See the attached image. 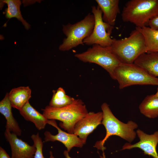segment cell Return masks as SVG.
<instances>
[{
  "label": "cell",
  "mask_w": 158,
  "mask_h": 158,
  "mask_svg": "<svg viewBox=\"0 0 158 158\" xmlns=\"http://www.w3.org/2000/svg\"><path fill=\"white\" fill-rule=\"evenodd\" d=\"M75 56L83 62L93 63L99 65L115 80L114 71L121 63L108 47H103L98 44L92 45L85 51L76 54Z\"/></svg>",
  "instance_id": "52a82bcc"
},
{
  "label": "cell",
  "mask_w": 158,
  "mask_h": 158,
  "mask_svg": "<svg viewBox=\"0 0 158 158\" xmlns=\"http://www.w3.org/2000/svg\"><path fill=\"white\" fill-rule=\"evenodd\" d=\"M101 10L103 21L114 26L117 15L120 13L119 0H96Z\"/></svg>",
  "instance_id": "4fadbf2b"
},
{
  "label": "cell",
  "mask_w": 158,
  "mask_h": 158,
  "mask_svg": "<svg viewBox=\"0 0 158 158\" xmlns=\"http://www.w3.org/2000/svg\"><path fill=\"white\" fill-rule=\"evenodd\" d=\"M92 12L95 18L94 28L90 35L84 40L83 43L88 45L98 44L103 47L110 46L113 41L111 35L114 26L103 21L102 12L98 5L92 6Z\"/></svg>",
  "instance_id": "ba28073f"
},
{
  "label": "cell",
  "mask_w": 158,
  "mask_h": 158,
  "mask_svg": "<svg viewBox=\"0 0 158 158\" xmlns=\"http://www.w3.org/2000/svg\"><path fill=\"white\" fill-rule=\"evenodd\" d=\"M41 110L48 119L60 121V127L70 133H73L75 124L89 112L83 102L79 99H75L72 103L64 107L55 108L47 105Z\"/></svg>",
  "instance_id": "7a4b0ae2"
},
{
  "label": "cell",
  "mask_w": 158,
  "mask_h": 158,
  "mask_svg": "<svg viewBox=\"0 0 158 158\" xmlns=\"http://www.w3.org/2000/svg\"><path fill=\"white\" fill-rule=\"evenodd\" d=\"M0 158H11L1 147H0Z\"/></svg>",
  "instance_id": "cb8c5ba5"
},
{
  "label": "cell",
  "mask_w": 158,
  "mask_h": 158,
  "mask_svg": "<svg viewBox=\"0 0 158 158\" xmlns=\"http://www.w3.org/2000/svg\"><path fill=\"white\" fill-rule=\"evenodd\" d=\"M154 95L158 97V87H157V92L156 93L154 94Z\"/></svg>",
  "instance_id": "4316f807"
},
{
  "label": "cell",
  "mask_w": 158,
  "mask_h": 158,
  "mask_svg": "<svg viewBox=\"0 0 158 158\" xmlns=\"http://www.w3.org/2000/svg\"><path fill=\"white\" fill-rule=\"evenodd\" d=\"M100 158H106V156L104 152H103L102 155L100 156Z\"/></svg>",
  "instance_id": "484cf974"
},
{
  "label": "cell",
  "mask_w": 158,
  "mask_h": 158,
  "mask_svg": "<svg viewBox=\"0 0 158 158\" xmlns=\"http://www.w3.org/2000/svg\"><path fill=\"white\" fill-rule=\"evenodd\" d=\"M158 13V0H130L124 6L121 16L124 22L136 27L147 26L149 20Z\"/></svg>",
  "instance_id": "277c9868"
},
{
  "label": "cell",
  "mask_w": 158,
  "mask_h": 158,
  "mask_svg": "<svg viewBox=\"0 0 158 158\" xmlns=\"http://www.w3.org/2000/svg\"><path fill=\"white\" fill-rule=\"evenodd\" d=\"M94 15L89 13L82 20L74 24L63 25L62 30L66 37L59 47L60 50L67 51L80 45L92 33L95 25Z\"/></svg>",
  "instance_id": "5b68a950"
},
{
  "label": "cell",
  "mask_w": 158,
  "mask_h": 158,
  "mask_svg": "<svg viewBox=\"0 0 158 158\" xmlns=\"http://www.w3.org/2000/svg\"><path fill=\"white\" fill-rule=\"evenodd\" d=\"M136 133L140 141L133 144L126 143L123 146L121 150L138 148L141 149L145 154L152 156L154 158H158L156 150L158 143V130L153 134L149 135L138 129Z\"/></svg>",
  "instance_id": "30bf717a"
},
{
  "label": "cell",
  "mask_w": 158,
  "mask_h": 158,
  "mask_svg": "<svg viewBox=\"0 0 158 158\" xmlns=\"http://www.w3.org/2000/svg\"><path fill=\"white\" fill-rule=\"evenodd\" d=\"M52 98L49 102V106L60 108L69 105L73 103L75 99L66 94L65 90L61 87L56 90H53Z\"/></svg>",
  "instance_id": "44dd1931"
},
{
  "label": "cell",
  "mask_w": 158,
  "mask_h": 158,
  "mask_svg": "<svg viewBox=\"0 0 158 158\" xmlns=\"http://www.w3.org/2000/svg\"><path fill=\"white\" fill-rule=\"evenodd\" d=\"M113 54L122 63H133L141 54L146 53L144 38L142 33L135 28L129 36L123 39H113L108 47Z\"/></svg>",
  "instance_id": "3957f363"
},
{
  "label": "cell",
  "mask_w": 158,
  "mask_h": 158,
  "mask_svg": "<svg viewBox=\"0 0 158 158\" xmlns=\"http://www.w3.org/2000/svg\"><path fill=\"white\" fill-rule=\"evenodd\" d=\"M134 63L150 75L158 77V52L143 53L136 59Z\"/></svg>",
  "instance_id": "9a60e30c"
},
{
  "label": "cell",
  "mask_w": 158,
  "mask_h": 158,
  "mask_svg": "<svg viewBox=\"0 0 158 158\" xmlns=\"http://www.w3.org/2000/svg\"><path fill=\"white\" fill-rule=\"evenodd\" d=\"M31 95V90L29 86L12 89L8 93V96L12 107L20 110L29 102Z\"/></svg>",
  "instance_id": "2e32d148"
},
{
  "label": "cell",
  "mask_w": 158,
  "mask_h": 158,
  "mask_svg": "<svg viewBox=\"0 0 158 158\" xmlns=\"http://www.w3.org/2000/svg\"><path fill=\"white\" fill-rule=\"evenodd\" d=\"M48 124L56 128L58 133L53 135L48 131H45L44 133V142L59 141L63 143L69 152L74 147H82L86 142L80 139L74 133H70L62 130L58 126L55 120H49Z\"/></svg>",
  "instance_id": "9c48e42d"
},
{
  "label": "cell",
  "mask_w": 158,
  "mask_h": 158,
  "mask_svg": "<svg viewBox=\"0 0 158 158\" xmlns=\"http://www.w3.org/2000/svg\"><path fill=\"white\" fill-rule=\"evenodd\" d=\"M4 135L11 151V158H34L36 151L35 145H30L18 138L15 134L6 129Z\"/></svg>",
  "instance_id": "7c38bea8"
},
{
  "label": "cell",
  "mask_w": 158,
  "mask_h": 158,
  "mask_svg": "<svg viewBox=\"0 0 158 158\" xmlns=\"http://www.w3.org/2000/svg\"><path fill=\"white\" fill-rule=\"evenodd\" d=\"M102 111L89 112L75 124L73 133L86 142L88 136L102 124Z\"/></svg>",
  "instance_id": "8fae6325"
},
{
  "label": "cell",
  "mask_w": 158,
  "mask_h": 158,
  "mask_svg": "<svg viewBox=\"0 0 158 158\" xmlns=\"http://www.w3.org/2000/svg\"><path fill=\"white\" fill-rule=\"evenodd\" d=\"M19 111L25 119L32 122L39 130L44 129L48 123L49 120L34 108L29 102Z\"/></svg>",
  "instance_id": "e0dca14e"
},
{
  "label": "cell",
  "mask_w": 158,
  "mask_h": 158,
  "mask_svg": "<svg viewBox=\"0 0 158 158\" xmlns=\"http://www.w3.org/2000/svg\"><path fill=\"white\" fill-rule=\"evenodd\" d=\"M140 113L149 118L158 116V97L154 94L147 95L139 106Z\"/></svg>",
  "instance_id": "ffe728a7"
},
{
  "label": "cell",
  "mask_w": 158,
  "mask_h": 158,
  "mask_svg": "<svg viewBox=\"0 0 158 158\" xmlns=\"http://www.w3.org/2000/svg\"><path fill=\"white\" fill-rule=\"evenodd\" d=\"M31 138L36 148L34 158H45L42 153L43 142L42 138L40 136L39 133H38L36 134H33Z\"/></svg>",
  "instance_id": "7402d4cb"
},
{
  "label": "cell",
  "mask_w": 158,
  "mask_h": 158,
  "mask_svg": "<svg viewBox=\"0 0 158 158\" xmlns=\"http://www.w3.org/2000/svg\"><path fill=\"white\" fill-rule=\"evenodd\" d=\"M143 36L146 53L158 52V30L147 26L135 27Z\"/></svg>",
  "instance_id": "ac0fdd59"
},
{
  "label": "cell",
  "mask_w": 158,
  "mask_h": 158,
  "mask_svg": "<svg viewBox=\"0 0 158 158\" xmlns=\"http://www.w3.org/2000/svg\"><path fill=\"white\" fill-rule=\"evenodd\" d=\"M147 25L151 28L158 30V13L150 19Z\"/></svg>",
  "instance_id": "603a6c76"
},
{
  "label": "cell",
  "mask_w": 158,
  "mask_h": 158,
  "mask_svg": "<svg viewBox=\"0 0 158 158\" xmlns=\"http://www.w3.org/2000/svg\"><path fill=\"white\" fill-rule=\"evenodd\" d=\"M114 74L120 89L135 85H158V78L150 75L134 63H121L115 69Z\"/></svg>",
  "instance_id": "8992f818"
},
{
  "label": "cell",
  "mask_w": 158,
  "mask_h": 158,
  "mask_svg": "<svg viewBox=\"0 0 158 158\" xmlns=\"http://www.w3.org/2000/svg\"><path fill=\"white\" fill-rule=\"evenodd\" d=\"M101 108L103 113L102 124L105 128L106 134L102 140L96 143L94 147L104 152L105 149L104 146L105 142L113 135L119 136L129 142H132L137 135L135 130L138 127V124L131 121L127 123L120 121L113 114L109 105L105 102L102 104Z\"/></svg>",
  "instance_id": "6da1fadb"
},
{
  "label": "cell",
  "mask_w": 158,
  "mask_h": 158,
  "mask_svg": "<svg viewBox=\"0 0 158 158\" xmlns=\"http://www.w3.org/2000/svg\"><path fill=\"white\" fill-rule=\"evenodd\" d=\"M4 4H6L8 6L5 10L3 14H5L7 19H9L15 18L20 21L27 30H28L30 27L29 24L23 18L20 11L21 1L20 0H1Z\"/></svg>",
  "instance_id": "d6986e66"
},
{
  "label": "cell",
  "mask_w": 158,
  "mask_h": 158,
  "mask_svg": "<svg viewBox=\"0 0 158 158\" xmlns=\"http://www.w3.org/2000/svg\"><path fill=\"white\" fill-rule=\"evenodd\" d=\"M12 107L8 98V93H7L4 98L0 102V113L6 119V129L17 136H20L22 130L13 116Z\"/></svg>",
  "instance_id": "5bb4252c"
},
{
  "label": "cell",
  "mask_w": 158,
  "mask_h": 158,
  "mask_svg": "<svg viewBox=\"0 0 158 158\" xmlns=\"http://www.w3.org/2000/svg\"><path fill=\"white\" fill-rule=\"evenodd\" d=\"M50 156L49 158H55L53 155V152L51 151H49ZM63 154L66 158H72L69 156L68 152L67 150H65L63 152Z\"/></svg>",
  "instance_id": "d4e9b609"
}]
</instances>
